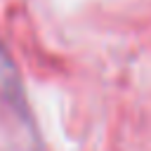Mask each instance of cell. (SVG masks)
Returning <instances> with one entry per match:
<instances>
[{"mask_svg":"<svg viewBox=\"0 0 151 151\" xmlns=\"http://www.w3.org/2000/svg\"><path fill=\"white\" fill-rule=\"evenodd\" d=\"M0 97L9 104H19L21 101V85H19V76L17 68L12 64V59L7 57L2 42H0Z\"/></svg>","mask_w":151,"mask_h":151,"instance_id":"6da1fadb","label":"cell"}]
</instances>
